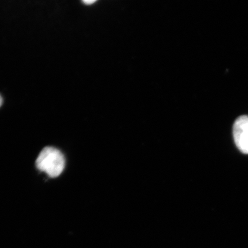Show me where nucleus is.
<instances>
[{
	"label": "nucleus",
	"instance_id": "f257e3e1",
	"mask_svg": "<svg viewBox=\"0 0 248 248\" xmlns=\"http://www.w3.org/2000/svg\"><path fill=\"white\" fill-rule=\"evenodd\" d=\"M36 167L49 177L57 178L63 171L65 159L60 151L53 147L43 149L36 160Z\"/></svg>",
	"mask_w": 248,
	"mask_h": 248
},
{
	"label": "nucleus",
	"instance_id": "f03ea898",
	"mask_svg": "<svg viewBox=\"0 0 248 248\" xmlns=\"http://www.w3.org/2000/svg\"><path fill=\"white\" fill-rule=\"evenodd\" d=\"M234 139L238 149L248 154V117L242 116L235 121L233 126Z\"/></svg>",
	"mask_w": 248,
	"mask_h": 248
},
{
	"label": "nucleus",
	"instance_id": "7ed1b4c3",
	"mask_svg": "<svg viewBox=\"0 0 248 248\" xmlns=\"http://www.w3.org/2000/svg\"><path fill=\"white\" fill-rule=\"evenodd\" d=\"M86 5H91L93 4V3L95 2L94 0H85V1H82Z\"/></svg>",
	"mask_w": 248,
	"mask_h": 248
},
{
	"label": "nucleus",
	"instance_id": "20e7f679",
	"mask_svg": "<svg viewBox=\"0 0 248 248\" xmlns=\"http://www.w3.org/2000/svg\"><path fill=\"white\" fill-rule=\"evenodd\" d=\"M2 102H3L2 98L1 96L0 95V107H1L2 106Z\"/></svg>",
	"mask_w": 248,
	"mask_h": 248
}]
</instances>
